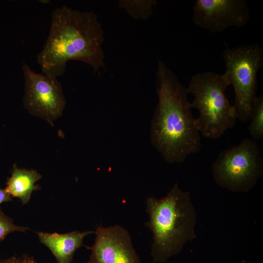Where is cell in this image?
Instances as JSON below:
<instances>
[{
  "instance_id": "cell-6",
  "label": "cell",
  "mask_w": 263,
  "mask_h": 263,
  "mask_svg": "<svg viewBox=\"0 0 263 263\" xmlns=\"http://www.w3.org/2000/svg\"><path fill=\"white\" fill-rule=\"evenodd\" d=\"M261 150L255 141L244 138L222 151L212 165L217 184L233 192L249 191L263 174Z\"/></svg>"
},
{
  "instance_id": "cell-12",
  "label": "cell",
  "mask_w": 263,
  "mask_h": 263,
  "mask_svg": "<svg viewBox=\"0 0 263 263\" xmlns=\"http://www.w3.org/2000/svg\"><path fill=\"white\" fill-rule=\"evenodd\" d=\"M119 6L132 18L147 20L153 14V7L157 3L155 0H122Z\"/></svg>"
},
{
  "instance_id": "cell-10",
  "label": "cell",
  "mask_w": 263,
  "mask_h": 263,
  "mask_svg": "<svg viewBox=\"0 0 263 263\" xmlns=\"http://www.w3.org/2000/svg\"><path fill=\"white\" fill-rule=\"evenodd\" d=\"M94 231H74L64 234L37 232L40 242L46 246L55 256L57 263H71L78 248L85 246L84 238Z\"/></svg>"
},
{
  "instance_id": "cell-14",
  "label": "cell",
  "mask_w": 263,
  "mask_h": 263,
  "mask_svg": "<svg viewBox=\"0 0 263 263\" xmlns=\"http://www.w3.org/2000/svg\"><path fill=\"white\" fill-rule=\"evenodd\" d=\"M29 228L15 225L12 218L5 215L0 208V242L12 232L19 231L25 233Z\"/></svg>"
},
{
  "instance_id": "cell-11",
  "label": "cell",
  "mask_w": 263,
  "mask_h": 263,
  "mask_svg": "<svg viewBox=\"0 0 263 263\" xmlns=\"http://www.w3.org/2000/svg\"><path fill=\"white\" fill-rule=\"evenodd\" d=\"M41 178V175L35 170L19 169L14 165L5 189L12 197L19 198L24 205L29 202L34 191L40 189L35 183Z\"/></svg>"
},
{
  "instance_id": "cell-1",
  "label": "cell",
  "mask_w": 263,
  "mask_h": 263,
  "mask_svg": "<svg viewBox=\"0 0 263 263\" xmlns=\"http://www.w3.org/2000/svg\"><path fill=\"white\" fill-rule=\"evenodd\" d=\"M155 80L158 102L151 124V143L166 162L181 163L201 147L187 88L161 60Z\"/></svg>"
},
{
  "instance_id": "cell-9",
  "label": "cell",
  "mask_w": 263,
  "mask_h": 263,
  "mask_svg": "<svg viewBox=\"0 0 263 263\" xmlns=\"http://www.w3.org/2000/svg\"><path fill=\"white\" fill-rule=\"evenodd\" d=\"M88 263H143L133 247L129 231L123 226H98Z\"/></svg>"
},
{
  "instance_id": "cell-3",
  "label": "cell",
  "mask_w": 263,
  "mask_h": 263,
  "mask_svg": "<svg viewBox=\"0 0 263 263\" xmlns=\"http://www.w3.org/2000/svg\"><path fill=\"white\" fill-rule=\"evenodd\" d=\"M152 234L150 254L153 263H163L180 252L186 243L196 237V216L189 192L175 183L165 197H148L146 201Z\"/></svg>"
},
{
  "instance_id": "cell-13",
  "label": "cell",
  "mask_w": 263,
  "mask_h": 263,
  "mask_svg": "<svg viewBox=\"0 0 263 263\" xmlns=\"http://www.w3.org/2000/svg\"><path fill=\"white\" fill-rule=\"evenodd\" d=\"M251 122L248 132L255 140L263 138V94L256 96L254 100L251 111Z\"/></svg>"
},
{
  "instance_id": "cell-16",
  "label": "cell",
  "mask_w": 263,
  "mask_h": 263,
  "mask_svg": "<svg viewBox=\"0 0 263 263\" xmlns=\"http://www.w3.org/2000/svg\"><path fill=\"white\" fill-rule=\"evenodd\" d=\"M12 201V197L5 189L0 187V205L4 202Z\"/></svg>"
},
{
  "instance_id": "cell-2",
  "label": "cell",
  "mask_w": 263,
  "mask_h": 263,
  "mask_svg": "<svg viewBox=\"0 0 263 263\" xmlns=\"http://www.w3.org/2000/svg\"><path fill=\"white\" fill-rule=\"evenodd\" d=\"M104 32L97 15L66 6L52 13L49 35L37 61L43 74L57 78L68 61L76 60L99 72L105 68Z\"/></svg>"
},
{
  "instance_id": "cell-8",
  "label": "cell",
  "mask_w": 263,
  "mask_h": 263,
  "mask_svg": "<svg viewBox=\"0 0 263 263\" xmlns=\"http://www.w3.org/2000/svg\"><path fill=\"white\" fill-rule=\"evenodd\" d=\"M192 19L200 28L219 33L231 26H245L250 12L245 0H197Z\"/></svg>"
},
{
  "instance_id": "cell-5",
  "label": "cell",
  "mask_w": 263,
  "mask_h": 263,
  "mask_svg": "<svg viewBox=\"0 0 263 263\" xmlns=\"http://www.w3.org/2000/svg\"><path fill=\"white\" fill-rule=\"evenodd\" d=\"M224 74L235 92L237 119L246 122L251 119L252 107L258 88L257 74L263 64V50L257 44L226 48L222 54Z\"/></svg>"
},
{
  "instance_id": "cell-7",
  "label": "cell",
  "mask_w": 263,
  "mask_h": 263,
  "mask_svg": "<svg viewBox=\"0 0 263 263\" xmlns=\"http://www.w3.org/2000/svg\"><path fill=\"white\" fill-rule=\"evenodd\" d=\"M22 70L25 107L33 114L52 122L61 115L66 104L60 83L57 78L35 72L26 63Z\"/></svg>"
},
{
  "instance_id": "cell-15",
  "label": "cell",
  "mask_w": 263,
  "mask_h": 263,
  "mask_svg": "<svg viewBox=\"0 0 263 263\" xmlns=\"http://www.w3.org/2000/svg\"><path fill=\"white\" fill-rule=\"evenodd\" d=\"M0 263H38L34 257L27 254H23L21 257L13 256L6 259H1Z\"/></svg>"
},
{
  "instance_id": "cell-4",
  "label": "cell",
  "mask_w": 263,
  "mask_h": 263,
  "mask_svg": "<svg viewBox=\"0 0 263 263\" xmlns=\"http://www.w3.org/2000/svg\"><path fill=\"white\" fill-rule=\"evenodd\" d=\"M229 85L224 74L212 72L197 73L190 79L187 88L188 94L194 97L190 105L199 112L196 122L200 133L205 137L218 139L235 124V108L225 95Z\"/></svg>"
}]
</instances>
